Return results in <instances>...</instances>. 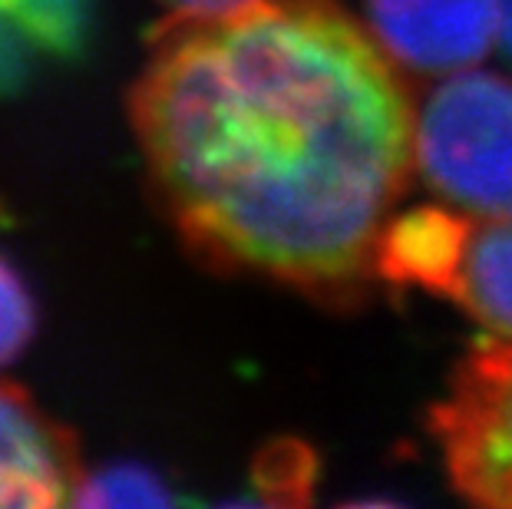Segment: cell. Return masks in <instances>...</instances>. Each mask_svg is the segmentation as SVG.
Masks as SVG:
<instances>
[{"mask_svg": "<svg viewBox=\"0 0 512 509\" xmlns=\"http://www.w3.org/2000/svg\"><path fill=\"white\" fill-rule=\"evenodd\" d=\"M152 189L209 268L344 295L417 159L384 43L331 0H248L169 20L129 90Z\"/></svg>", "mask_w": 512, "mask_h": 509, "instance_id": "obj_1", "label": "cell"}, {"mask_svg": "<svg viewBox=\"0 0 512 509\" xmlns=\"http://www.w3.org/2000/svg\"><path fill=\"white\" fill-rule=\"evenodd\" d=\"M417 166L463 209L512 212V83L479 70L443 80L417 116Z\"/></svg>", "mask_w": 512, "mask_h": 509, "instance_id": "obj_2", "label": "cell"}, {"mask_svg": "<svg viewBox=\"0 0 512 509\" xmlns=\"http://www.w3.org/2000/svg\"><path fill=\"white\" fill-rule=\"evenodd\" d=\"M433 433L466 500L512 506V341L499 338L460 367L433 410Z\"/></svg>", "mask_w": 512, "mask_h": 509, "instance_id": "obj_3", "label": "cell"}, {"mask_svg": "<svg viewBox=\"0 0 512 509\" xmlns=\"http://www.w3.org/2000/svg\"><path fill=\"white\" fill-rule=\"evenodd\" d=\"M370 27L394 60L417 70H466L499 34L503 0H367Z\"/></svg>", "mask_w": 512, "mask_h": 509, "instance_id": "obj_4", "label": "cell"}, {"mask_svg": "<svg viewBox=\"0 0 512 509\" xmlns=\"http://www.w3.org/2000/svg\"><path fill=\"white\" fill-rule=\"evenodd\" d=\"M80 483L70 433L20 387L0 384V509L73 503Z\"/></svg>", "mask_w": 512, "mask_h": 509, "instance_id": "obj_5", "label": "cell"}, {"mask_svg": "<svg viewBox=\"0 0 512 509\" xmlns=\"http://www.w3.org/2000/svg\"><path fill=\"white\" fill-rule=\"evenodd\" d=\"M470 219L446 209H413L387 222L377 242V275L394 285H417L450 295L460 268Z\"/></svg>", "mask_w": 512, "mask_h": 509, "instance_id": "obj_6", "label": "cell"}, {"mask_svg": "<svg viewBox=\"0 0 512 509\" xmlns=\"http://www.w3.org/2000/svg\"><path fill=\"white\" fill-rule=\"evenodd\" d=\"M450 298L499 338L512 341V212L470 225Z\"/></svg>", "mask_w": 512, "mask_h": 509, "instance_id": "obj_7", "label": "cell"}, {"mask_svg": "<svg viewBox=\"0 0 512 509\" xmlns=\"http://www.w3.org/2000/svg\"><path fill=\"white\" fill-rule=\"evenodd\" d=\"M34 334V301L24 281L0 258V367H7L30 344Z\"/></svg>", "mask_w": 512, "mask_h": 509, "instance_id": "obj_8", "label": "cell"}, {"mask_svg": "<svg viewBox=\"0 0 512 509\" xmlns=\"http://www.w3.org/2000/svg\"><path fill=\"white\" fill-rule=\"evenodd\" d=\"M311 473H314V460L308 450L298 447V443H278V447L265 453V460H261L258 480H261V490H265V500L294 503L308 496Z\"/></svg>", "mask_w": 512, "mask_h": 509, "instance_id": "obj_9", "label": "cell"}, {"mask_svg": "<svg viewBox=\"0 0 512 509\" xmlns=\"http://www.w3.org/2000/svg\"><path fill=\"white\" fill-rule=\"evenodd\" d=\"M73 503H169V493L152 480L149 473H139L133 467H119L113 473H103L100 480L80 483Z\"/></svg>", "mask_w": 512, "mask_h": 509, "instance_id": "obj_10", "label": "cell"}, {"mask_svg": "<svg viewBox=\"0 0 512 509\" xmlns=\"http://www.w3.org/2000/svg\"><path fill=\"white\" fill-rule=\"evenodd\" d=\"M20 14L34 30L37 43L43 40V34L50 37V43H63L76 27L80 0H0V24L17 20Z\"/></svg>", "mask_w": 512, "mask_h": 509, "instance_id": "obj_11", "label": "cell"}, {"mask_svg": "<svg viewBox=\"0 0 512 509\" xmlns=\"http://www.w3.org/2000/svg\"><path fill=\"white\" fill-rule=\"evenodd\" d=\"M162 7H169V14L179 17H199V14H222V10L242 7L248 0H159Z\"/></svg>", "mask_w": 512, "mask_h": 509, "instance_id": "obj_12", "label": "cell"}, {"mask_svg": "<svg viewBox=\"0 0 512 509\" xmlns=\"http://www.w3.org/2000/svg\"><path fill=\"white\" fill-rule=\"evenodd\" d=\"M499 37H503L506 50L512 53V0H503V14H499Z\"/></svg>", "mask_w": 512, "mask_h": 509, "instance_id": "obj_13", "label": "cell"}]
</instances>
